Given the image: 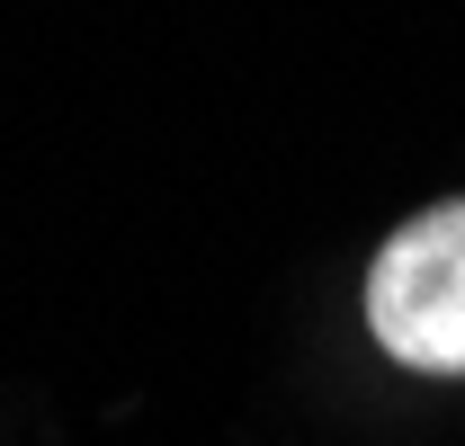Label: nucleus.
Wrapping results in <instances>:
<instances>
[{
    "label": "nucleus",
    "instance_id": "nucleus-1",
    "mask_svg": "<svg viewBox=\"0 0 465 446\" xmlns=\"http://www.w3.org/2000/svg\"><path fill=\"white\" fill-rule=\"evenodd\" d=\"M367 331L394 366L465 375V197L411 215L367 268Z\"/></svg>",
    "mask_w": 465,
    "mask_h": 446
}]
</instances>
